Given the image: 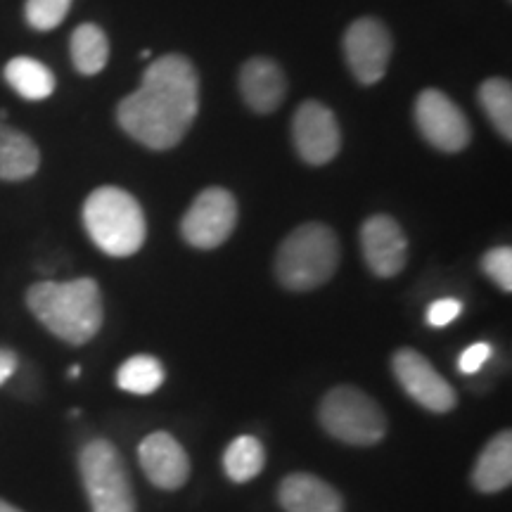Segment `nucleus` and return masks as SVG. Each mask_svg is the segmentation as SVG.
<instances>
[{"instance_id":"obj_1","label":"nucleus","mask_w":512,"mask_h":512,"mask_svg":"<svg viewBox=\"0 0 512 512\" xmlns=\"http://www.w3.org/2000/svg\"><path fill=\"white\" fill-rule=\"evenodd\" d=\"M200 112V76L185 55L157 57L143 81L117 107L121 131L147 150L176 147Z\"/></svg>"},{"instance_id":"obj_2","label":"nucleus","mask_w":512,"mask_h":512,"mask_svg":"<svg viewBox=\"0 0 512 512\" xmlns=\"http://www.w3.org/2000/svg\"><path fill=\"white\" fill-rule=\"evenodd\" d=\"M27 304L43 328L74 347L91 342L105 318L100 287L93 278H76L67 283L43 280L29 287Z\"/></svg>"},{"instance_id":"obj_3","label":"nucleus","mask_w":512,"mask_h":512,"mask_svg":"<svg viewBox=\"0 0 512 512\" xmlns=\"http://www.w3.org/2000/svg\"><path fill=\"white\" fill-rule=\"evenodd\" d=\"M83 226L95 247L110 256H131L145 245V214L136 197L117 185L95 188L83 202Z\"/></svg>"},{"instance_id":"obj_4","label":"nucleus","mask_w":512,"mask_h":512,"mask_svg":"<svg viewBox=\"0 0 512 512\" xmlns=\"http://www.w3.org/2000/svg\"><path fill=\"white\" fill-rule=\"evenodd\" d=\"M339 266V240L325 223H304L283 240L275 256V275L292 292L323 287Z\"/></svg>"},{"instance_id":"obj_5","label":"nucleus","mask_w":512,"mask_h":512,"mask_svg":"<svg viewBox=\"0 0 512 512\" xmlns=\"http://www.w3.org/2000/svg\"><path fill=\"white\" fill-rule=\"evenodd\" d=\"M318 418L330 437L351 446H373L387 434V418L380 403L349 384L325 394Z\"/></svg>"},{"instance_id":"obj_6","label":"nucleus","mask_w":512,"mask_h":512,"mask_svg":"<svg viewBox=\"0 0 512 512\" xmlns=\"http://www.w3.org/2000/svg\"><path fill=\"white\" fill-rule=\"evenodd\" d=\"M79 470L93 512H136L131 477L112 441H88L79 456Z\"/></svg>"},{"instance_id":"obj_7","label":"nucleus","mask_w":512,"mask_h":512,"mask_svg":"<svg viewBox=\"0 0 512 512\" xmlns=\"http://www.w3.org/2000/svg\"><path fill=\"white\" fill-rule=\"evenodd\" d=\"M238 226V202L233 192L219 185L202 190L185 211L181 235L195 249H216L233 235Z\"/></svg>"},{"instance_id":"obj_8","label":"nucleus","mask_w":512,"mask_h":512,"mask_svg":"<svg viewBox=\"0 0 512 512\" xmlns=\"http://www.w3.org/2000/svg\"><path fill=\"white\" fill-rule=\"evenodd\" d=\"M342 48L349 72L356 76V81L373 86L387 74L394 41L377 17H358L344 31Z\"/></svg>"},{"instance_id":"obj_9","label":"nucleus","mask_w":512,"mask_h":512,"mask_svg":"<svg viewBox=\"0 0 512 512\" xmlns=\"http://www.w3.org/2000/svg\"><path fill=\"white\" fill-rule=\"evenodd\" d=\"M415 124H418L420 136L439 152L456 155L470 145L472 131L465 112L437 88H425L418 95Z\"/></svg>"},{"instance_id":"obj_10","label":"nucleus","mask_w":512,"mask_h":512,"mask_svg":"<svg viewBox=\"0 0 512 512\" xmlns=\"http://www.w3.org/2000/svg\"><path fill=\"white\" fill-rule=\"evenodd\" d=\"M292 143L306 164L323 166L332 162L342 147L335 112L318 100L302 102L292 119Z\"/></svg>"},{"instance_id":"obj_11","label":"nucleus","mask_w":512,"mask_h":512,"mask_svg":"<svg viewBox=\"0 0 512 512\" xmlns=\"http://www.w3.org/2000/svg\"><path fill=\"white\" fill-rule=\"evenodd\" d=\"M392 370L403 392L432 413H448L456 408V389L441 377L425 356L415 349H399L392 358Z\"/></svg>"},{"instance_id":"obj_12","label":"nucleus","mask_w":512,"mask_h":512,"mask_svg":"<svg viewBox=\"0 0 512 512\" xmlns=\"http://www.w3.org/2000/svg\"><path fill=\"white\" fill-rule=\"evenodd\" d=\"M363 259L377 278H394L408 261V240L399 223L387 214H375L361 228Z\"/></svg>"},{"instance_id":"obj_13","label":"nucleus","mask_w":512,"mask_h":512,"mask_svg":"<svg viewBox=\"0 0 512 512\" xmlns=\"http://www.w3.org/2000/svg\"><path fill=\"white\" fill-rule=\"evenodd\" d=\"M138 463L145 477L164 491H176L188 482L190 458L169 432H152L138 446Z\"/></svg>"},{"instance_id":"obj_14","label":"nucleus","mask_w":512,"mask_h":512,"mask_svg":"<svg viewBox=\"0 0 512 512\" xmlns=\"http://www.w3.org/2000/svg\"><path fill=\"white\" fill-rule=\"evenodd\" d=\"M240 93L252 112H275L283 105L287 95V79L283 67L273 62L271 57H249L240 69Z\"/></svg>"},{"instance_id":"obj_15","label":"nucleus","mask_w":512,"mask_h":512,"mask_svg":"<svg viewBox=\"0 0 512 512\" xmlns=\"http://www.w3.org/2000/svg\"><path fill=\"white\" fill-rule=\"evenodd\" d=\"M285 512H344V501L335 486L309 472L287 475L278 489Z\"/></svg>"},{"instance_id":"obj_16","label":"nucleus","mask_w":512,"mask_h":512,"mask_svg":"<svg viewBox=\"0 0 512 512\" xmlns=\"http://www.w3.org/2000/svg\"><path fill=\"white\" fill-rule=\"evenodd\" d=\"M512 482V434L505 430L496 434L484 451L479 453L475 470H472V484L482 494H498L508 489Z\"/></svg>"},{"instance_id":"obj_17","label":"nucleus","mask_w":512,"mask_h":512,"mask_svg":"<svg viewBox=\"0 0 512 512\" xmlns=\"http://www.w3.org/2000/svg\"><path fill=\"white\" fill-rule=\"evenodd\" d=\"M41 166V152L27 133L0 124V178L27 181Z\"/></svg>"},{"instance_id":"obj_18","label":"nucleus","mask_w":512,"mask_h":512,"mask_svg":"<svg viewBox=\"0 0 512 512\" xmlns=\"http://www.w3.org/2000/svg\"><path fill=\"white\" fill-rule=\"evenodd\" d=\"M5 81L24 100H46L55 91V74L34 57H12L5 64Z\"/></svg>"},{"instance_id":"obj_19","label":"nucleus","mask_w":512,"mask_h":512,"mask_svg":"<svg viewBox=\"0 0 512 512\" xmlns=\"http://www.w3.org/2000/svg\"><path fill=\"white\" fill-rule=\"evenodd\" d=\"M69 50H72L74 69L83 76L100 74L110 62V41L98 24L76 27L72 41H69Z\"/></svg>"},{"instance_id":"obj_20","label":"nucleus","mask_w":512,"mask_h":512,"mask_svg":"<svg viewBox=\"0 0 512 512\" xmlns=\"http://www.w3.org/2000/svg\"><path fill=\"white\" fill-rule=\"evenodd\" d=\"M264 465V446H261V441L256 437H249V434H242V437L230 441V446L226 448V456H223L226 475L238 484L254 479L261 470H264Z\"/></svg>"},{"instance_id":"obj_21","label":"nucleus","mask_w":512,"mask_h":512,"mask_svg":"<svg viewBox=\"0 0 512 512\" xmlns=\"http://www.w3.org/2000/svg\"><path fill=\"white\" fill-rule=\"evenodd\" d=\"M479 105L486 112L491 124L498 131V136L510 143L512 140V86L508 79H486L479 86Z\"/></svg>"},{"instance_id":"obj_22","label":"nucleus","mask_w":512,"mask_h":512,"mask_svg":"<svg viewBox=\"0 0 512 512\" xmlns=\"http://www.w3.org/2000/svg\"><path fill=\"white\" fill-rule=\"evenodd\" d=\"M117 384L124 392L147 396L155 394L164 384V366L155 356H131L117 373Z\"/></svg>"},{"instance_id":"obj_23","label":"nucleus","mask_w":512,"mask_h":512,"mask_svg":"<svg viewBox=\"0 0 512 512\" xmlns=\"http://www.w3.org/2000/svg\"><path fill=\"white\" fill-rule=\"evenodd\" d=\"M69 10H72V0H27L24 17L31 29L53 31L64 22Z\"/></svg>"},{"instance_id":"obj_24","label":"nucleus","mask_w":512,"mask_h":512,"mask_svg":"<svg viewBox=\"0 0 512 512\" xmlns=\"http://www.w3.org/2000/svg\"><path fill=\"white\" fill-rule=\"evenodd\" d=\"M482 271L489 275L503 292H512V249H489V252L482 256Z\"/></svg>"},{"instance_id":"obj_25","label":"nucleus","mask_w":512,"mask_h":512,"mask_svg":"<svg viewBox=\"0 0 512 512\" xmlns=\"http://www.w3.org/2000/svg\"><path fill=\"white\" fill-rule=\"evenodd\" d=\"M463 313V304L458 299H437L430 309H427V323L432 328H446Z\"/></svg>"},{"instance_id":"obj_26","label":"nucleus","mask_w":512,"mask_h":512,"mask_svg":"<svg viewBox=\"0 0 512 512\" xmlns=\"http://www.w3.org/2000/svg\"><path fill=\"white\" fill-rule=\"evenodd\" d=\"M491 358V347L486 342H477L472 344V347H467L463 354H460V361H458V368L460 373L465 375H475L477 370L484 368V363Z\"/></svg>"},{"instance_id":"obj_27","label":"nucleus","mask_w":512,"mask_h":512,"mask_svg":"<svg viewBox=\"0 0 512 512\" xmlns=\"http://www.w3.org/2000/svg\"><path fill=\"white\" fill-rule=\"evenodd\" d=\"M17 370V356L10 349H0V384L10 380Z\"/></svg>"},{"instance_id":"obj_28","label":"nucleus","mask_w":512,"mask_h":512,"mask_svg":"<svg viewBox=\"0 0 512 512\" xmlns=\"http://www.w3.org/2000/svg\"><path fill=\"white\" fill-rule=\"evenodd\" d=\"M0 512H22V510L15 508V505H10L8 501H3V498H0Z\"/></svg>"},{"instance_id":"obj_29","label":"nucleus","mask_w":512,"mask_h":512,"mask_svg":"<svg viewBox=\"0 0 512 512\" xmlns=\"http://www.w3.org/2000/svg\"><path fill=\"white\" fill-rule=\"evenodd\" d=\"M81 375V368L79 366H74L72 370H69V377H79Z\"/></svg>"}]
</instances>
